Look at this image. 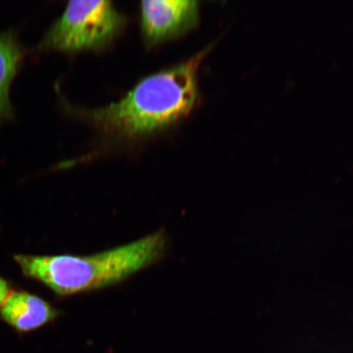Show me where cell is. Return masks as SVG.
Masks as SVG:
<instances>
[{"label":"cell","instance_id":"7","mask_svg":"<svg viewBox=\"0 0 353 353\" xmlns=\"http://www.w3.org/2000/svg\"><path fill=\"white\" fill-rule=\"evenodd\" d=\"M10 293V284L3 277L0 276V306H2V304L6 301Z\"/></svg>","mask_w":353,"mask_h":353},{"label":"cell","instance_id":"2","mask_svg":"<svg viewBox=\"0 0 353 353\" xmlns=\"http://www.w3.org/2000/svg\"><path fill=\"white\" fill-rule=\"evenodd\" d=\"M166 248L167 237L161 230L91 255L17 254L13 259L26 277L59 296H68L120 283L160 261Z\"/></svg>","mask_w":353,"mask_h":353},{"label":"cell","instance_id":"4","mask_svg":"<svg viewBox=\"0 0 353 353\" xmlns=\"http://www.w3.org/2000/svg\"><path fill=\"white\" fill-rule=\"evenodd\" d=\"M140 8L141 26L149 46L187 33L199 21V4L192 0L143 1Z\"/></svg>","mask_w":353,"mask_h":353},{"label":"cell","instance_id":"5","mask_svg":"<svg viewBox=\"0 0 353 353\" xmlns=\"http://www.w3.org/2000/svg\"><path fill=\"white\" fill-rule=\"evenodd\" d=\"M59 314L50 303L26 291H13L0 307V319L19 333L41 328Z\"/></svg>","mask_w":353,"mask_h":353},{"label":"cell","instance_id":"1","mask_svg":"<svg viewBox=\"0 0 353 353\" xmlns=\"http://www.w3.org/2000/svg\"><path fill=\"white\" fill-rule=\"evenodd\" d=\"M209 50L145 77L117 103L74 112L114 140H137L169 129L195 108L198 69Z\"/></svg>","mask_w":353,"mask_h":353},{"label":"cell","instance_id":"6","mask_svg":"<svg viewBox=\"0 0 353 353\" xmlns=\"http://www.w3.org/2000/svg\"><path fill=\"white\" fill-rule=\"evenodd\" d=\"M21 59V48L14 34H0V121L11 116L8 92Z\"/></svg>","mask_w":353,"mask_h":353},{"label":"cell","instance_id":"3","mask_svg":"<svg viewBox=\"0 0 353 353\" xmlns=\"http://www.w3.org/2000/svg\"><path fill=\"white\" fill-rule=\"evenodd\" d=\"M125 17L110 1H72L39 44V50H99L122 32Z\"/></svg>","mask_w":353,"mask_h":353}]
</instances>
